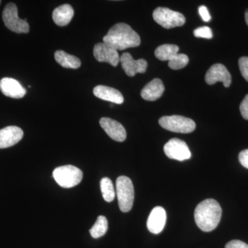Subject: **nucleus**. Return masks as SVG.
I'll return each instance as SVG.
<instances>
[{"label": "nucleus", "instance_id": "nucleus-1", "mask_svg": "<svg viewBox=\"0 0 248 248\" xmlns=\"http://www.w3.org/2000/svg\"><path fill=\"white\" fill-rule=\"evenodd\" d=\"M103 41L117 50L135 48L141 45L140 35L128 24L124 23H119L111 28Z\"/></svg>", "mask_w": 248, "mask_h": 248}, {"label": "nucleus", "instance_id": "nucleus-2", "mask_svg": "<svg viewBox=\"0 0 248 248\" xmlns=\"http://www.w3.org/2000/svg\"><path fill=\"white\" fill-rule=\"evenodd\" d=\"M222 210L219 203L213 199L203 201L197 205L195 210L197 226L202 231L211 232L218 226L221 221Z\"/></svg>", "mask_w": 248, "mask_h": 248}, {"label": "nucleus", "instance_id": "nucleus-3", "mask_svg": "<svg viewBox=\"0 0 248 248\" xmlns=\"http://www.w3.org/2000/svg\"><path fill=\"white\" fill-rule=\"evenodd\" d=\"M116 193L121 211L128 213L133 208L135 192L130 178L120 176L116 181Z\"/></svg>", "mask_w": 248, "mask_h": 248}, {"label": "nucleus", "instance_id": "nucleus-4", "mask_svg": "<svg viewBox=\"0 0 248 248\" xmlns=\"http://www.w3.org/2000/svg\"><path fill=\"white\" fill-rule=\"evenodd\" d=\"M53 176L61 187L70 188L80 184L83 179V172L76 166L66 165L54 170Z\"/></svg>", "mask_w": 248, "mask_h": 248}, {"label": "nucleus", "instance_id": "nucleus-5", "mask_svg": "<svg viewBox=\"0 0 248 248\" xmlns=\"http://www.w3.org/2000/svg\"><path fill=\"white\" fill-rule=\"evenodd\" d=\"M159 123L163 128L174 133H190L196 128L193 120L180 115L164 116L159 119Z\"/></svg>", "mask_w": 248, "mask_h": 248}, {"label": "nucleus", "instance_id": "nucleus-6", "mask_svg": "<svg viewBox=\"0 0 248 248\" xmlns=\"http://www.w3.org/2000/svg\"><path fill=\"white\" fill-rule=\"evenodd\" d=\"M155 22L166 29L182 27L186 22L184 15L168 8L158 7L153 12Z\"/></svg>", "mask_w": 248, "mask_h": 248}, {"label": "nucleus", "instance_id": "nucleus-7", "mask_svg": "<svg viewBox=\"0 0 248 248\" xmlns=\"http://www.w3.org/2000/svg\"><path fill=\"white\" fill-rule=\"evenodd\" d=\"M2 19L5 26L16 33H28L30 30L27 21L18 17L17 6L14 3L6 5L3 11Z\"/></svg>", "mask_w": 248, "mask_h": 248}, {"label": "nucleus", "instance_id": "nucleus-8", "mask_svg": "<svg viewBox=\"0 0 248 248\" xmlns=\"http://www.w3.org/2000/svg\"><path fill=\"white\" fill-rule=\"evenodd\" d=\"M164 153L171 159L183 161L190 159L191 152L185 141L174 138L165 144Z\"/></svg>", "mask_w": 248, "mask_h": 248}, {"label": "nucleus", "instance_id": "nucleus-9", "mask_svg": "<svg viewBox=\"0 0 248 248\" xmlns=\"http://www.w3.org/2000/svg\"><path fill=\"white\" fill-rule=\"evenodd\" d=\"M205 80L208 85H213L221 81L225 87L228 88L231 84L232 77L224 65L215 63L209 68L205 75Z\"/></svg>", "mask_w": 248, "mask_h": 248}, {"label": "nucleus", "instance_id": "nucleus-10", "mask_svg": "<svg viewBox=\"0 0 248 248\" xmlns=\"http://www.w3.org/2000/svg\"><path fill=\"white\" fill-rule=\"evenodd\" d=\"M93 54L98 62H107L115 67L120 63V57L117 50L104 42L94 46Z\"/></svg>", "mask_w": 248, "mask_h": 248}, {"label": "nucleus", "instance_id": "nucleus-11", "mask_svg": "<svg viewBox=\"0 0 248 248\" xmlns=\"http://www.w3.org/2000/svg\"><path fill=\"white\" fill-rule=\"evenodd\" d=\"M120 62L124 72L129 77H134L138 73H146L148 67V62L144 59L135 60L128 53L122 54Z\"/></svg>", "mask_w": 248, "mask_h": 248}, {"label": "nucleus", "instance_id": "nucleus-12", "mask_svg": "<svg viewBox=\"0 0 248 248\" xmlns=\"http://www.w3.org/2000/svg\"><path fill=\"white\" fill-rule=\"evenodd\" d=\"M101 126L112 140L122 142L126 139V131L123 125L117 121L108 117H102L99 121Z\"/></svg>", "mask_w": 248, "mask_h": 248}, {"label": "nucleus", "instance_id": "nucleus-13", "mask_svg": "<svg viewBox=\"0 0 248 248\" xmlns=\"http://www.w3.org/2000/svg\"><path fill=\"white\" fill-rule=\"evenodd\" d=\"M166 223V210L162 207L156 206L153 209L148 217L147 228L153 234H158L163 231Z\"/></svg>", "mask_w": 248, "mask_h": 248}, {"label": "nucleus", "instance_id": "nucleus-14", "mask_svg": "<svg viewBox=\"0 0 248 248\" xmlns=\"http://www.w3.org/2000/svg\"><path fill=\"white\" fill-rule=\"evenodd\" d=\"M24 136L23 130L15 125H11L0 130V149L7 148L17 144Z\"/></svg>", "mask_w": 248, "mask_h": 248}, {"label": "nucleus", "instance_id": "nucleus-15", "mask_svg": "<svg viewBox=\"0 0 248 248\" xmlns=\"http://www.w3.org/2000/svg\"><path fill=\"white\" fill-rule=\"evenodd\" d=\"M0 91L6 97L20 99L27 94V90L19 81L13 78H5L0 80Z\"/></svg>", "mask_w": 248, "mask_h": 248}, {"label": "nucleus", "instance_id": "nucleus-16", "mask_svg": "<svg viewBox=\"0 0 248 248\" xmlns=\"http://www.w3.org/2000/svg\"><path fill=\"white\" fill-rule=\"evenodd\" d=\"M93 94L99 99L113 104H122L124 103V99L122 93L118 90L108 86L99 85L93 89Z\"/></svg>", "mask_w": 248, "mask_h": 248}, {"label": "nucleus", "instance_id": "nucleus-17", "mask_svg": "<svg viewBox=\"0 0 248 248\" xmlns=\"http://www.w3.org/2000/svg\"><path fill=\"white\" fill-rule=\"evenodd\" d=\"M164 90V85L162 81L156 78L143 87L141 92V96L145 100L154 102L162 96Z\"/></svg>", "mask_w": 248, "mask_h": 248}, {"label": "nucleus", "instance_id": "nucleus-18", "mask_svg": "<svg viewBox=\"0 0 248 248\" xmlns=\"http://www.w3.org/2000/svg\"><path fill=\"white\" fill-rule=\"evenodd\" d=\"M74 16V10L70 4H63L54 10V22L60 27H65L71 22Z\"/></svg>", "mask_w": 248, "mask_h": 248}, {"label": "nucleus", "instance_id": "nucleus-19", "mask_svg": "<svg viewBox=\"0 0 248 248\" xmlns=\"http://www.w3.org/2000/svg\"><path fill=\"white\" fill-rule=\"evenodd\" d=\"M55 59L63 68L77 69L81 66V63L79 58L63 50H57L55 53Z\"/></svg>", "mask_w": 248, "mask_h": 248}, {"label": "nucleus", "instance_id": "nucleus-20", "mask_svg": "<svg viewBox=\"0 0 248 248\" xmlns=\"http://www.w3.org/2000/svg\"><path fill=\"white\" fill-rule=\"evenodd\" d=\"M179 46L174 45L159 46L155 51V55L161 61H170L179 52Z\"/></svg>", "mask_w": 248, "mask_h": 248}, {"label": "nucleus", "instance_id": "nucleus-21", "mask_svg": "<svg viewBox=\"0 0 248 248\" xmlns=\"http://www.w3.org/2000/svg\"><path fill=\"white\" fill-rule=\"evenodd\" d=\"M108 228V223L107 218L104 216H99L90 230V233L93 238L98 239L107 233Z\"/></svg>", "mask_w": 248, "mask_h": 248}, {"label": "nucleus", "instance_id": "nucleus-22", "mask_svg": "<svg viewBox=\"0 0 248 248\" xmlns=\"http://www.w3.org/2000/svg\"><path fill=\"white\" fill-rule=\"evenodd\" d=\"M103 198L107 202H112L115 197V191L112 181L109 178H103L100 182Z\"/></svg>", "mask_w": 248, "mask_h": 248}, {"label": "nucleus", "instance_id": "nucleus-23", "mask_svg": "<svg viewBox=\"0 0 248 248\" xmlns=\"http://www.w3.org/2000/svg\"><path fill=\"white\" fill-rule=\"evenodd\" d=\"M189 58L185 54L178 53L172 60L169 62V66L172 70L182 69L187 66Z\"/></svg>", "mask_w": 248, "mask_h": 248}, {"label": "nucleus", "instance_id": "nucleus-24", "mask_svg": "<svg viewBox=\"0 0 248 248\" xmlns=\"http://www.w3.org/2000/svg\"><path fill=\"white\" fill-rule=\"evenodd\" d=\"M194 35L196 37H202V38H213V31L208 27H202L198 28L194 31Z\"/></svg>", "mask_w": 248, "mask_h": 248}, {"label": "nucleus", "instance_id": "nucleus-25", "mask_svg": "<svg viewBox=\"0 0 248 248\" xmlns=\"http://www.w3.org/2000/svg\"><path fill=\"white\" fill-rule=\"evenodd\" d=\"M239 66L241 75L248 82V57H242L239 59Z\"/></svg>", "mask_w": 248, "mask_h": 248}, {"label": "nucleus", "instance_id": "nucleus-26", "mask_svg": "<svg viewBox=\"0 0 248 248\" xmlns=\"http://www.w3.org/2000/svg\"><path fill=\"white\" fill-rule=\"evenodd\" d=\"M240 112L245 120L248 121V94L245 97L240 105Z\"/></svg>", "mask_w": 248, "mask_h": 248}, {"label": "nucleus", "instance_id": "nucleus-27", "mask_svg": "<svg viewBox=\"0 0 248 248\" xmlns=\"http://www.w3.org/2000/svg\"><path fill=\"white\" fill-rule=\"evenodd\" d=\"M225 248H248V245L239 240H232L226 245Z\"/></svg>", "mask_w": 248, "mask_h": 248}, {"label": "nucleus", "instance_id": "nucleus-28", "mask_svg": "<svg viewBox=\"0 0 248 248\" xmlns=\"http://www.w3.org/2000/svg\"><path fill=\"white\" fill-rule=\"evenodd\" d=\"M199 14H200L201 17H202L204 22H208L211 19V16L209 14L208 10L207 9L206 6H200V8H199Z\"/></svg>", "mask_w": 248, "mask_h": 248}, {"label": "nucleus", "instance_id": "nucleus-29", "mask_svg": "<svg viewBox=\"0 0 248 248\" xmlns=\"http://www.w3.org/2000/svg\"><path fill=\"white\" fill-rule=\"evenodd\" d=\"M239 160L241 164L248 169V149L244 150L239 153Z\"/></svg>", "mask_w": 248, "mask_h": 248}, {"label": "nucleus", "instance_id": "nucleus-30", "mask_svg": "<svg viewBox=\"0 0 248 248\" xmlns=\"http://www.w3.org/2000/svg\"><path fill=\"white\" fill-rule=\"evenodd\" d=\"M245 19H246V22L247 23L248 26V10L246 12V15H245Z\"/></svg>", "mask_w": 248, "mask_h": 248}, {"label": "nucleus", "instance_id": "nucleus-31", "mask_svg": "<svg viewBox=\"0 0 248 248\" xmlns=\"http://www.w3.org/2000/svg\"><path fill=\"white\" fill-rule=\"evenodd\" d=\"M1 1H0V4H1Z\"/></svg>", "mask_w": 248, "mask_h": 248}]
</instances>
